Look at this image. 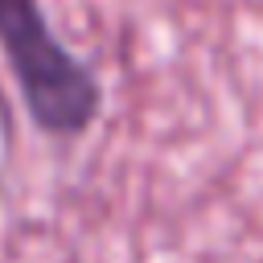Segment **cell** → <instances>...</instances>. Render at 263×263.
<instances>
[{"instance_id": "obj_1", "label": "cell", "mask_w": 263, "mask_h": 263, "mask_svg": "<svg viewBox=\"0 0 263 263\" xmlns=\"http://www.w3.org/2000/svg\"><path fill=\"white\" fill-rule=\"evenodd\" d=\"M0 45L21 78L25 107L45 132L74 136L95 119L99 82L49 33L37 0H0Z\"/></svg>"}]
</instances>
